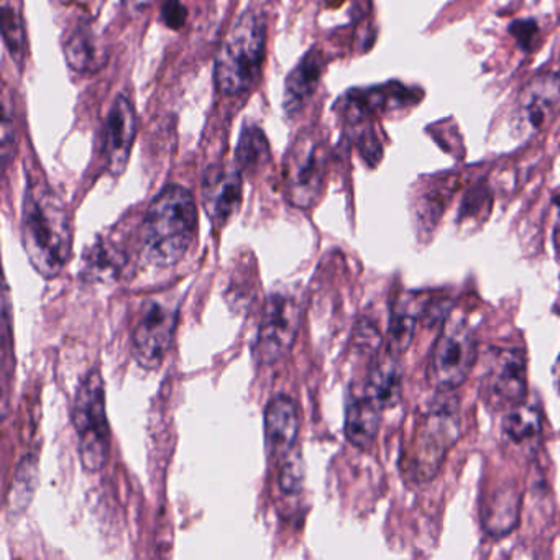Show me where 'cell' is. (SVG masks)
<instances>
[{
  "label": "cell",
  "mask_w": 560,
  "mask_h": 560,
  "mask_svg": "<svg viewBox=\"0 0 560 560\" xmlns=\"http://www.w3.org/2000/svg\"><path fill=\"white\" fill-rule=\"evenodd\" d=\"M22 242L32 267L55 278L73 250L70 214L60 196L42 182L28 185L22 208Z\"/></svg>",
  "instance_id": "1"
},
{
  "label": "cell",
  "mask_w": 560,
  "mask_h": 560,
  "mask_svg": "<svg viewBox=\"0 0 560 560\" xmlns=\"http://www.w3.org/2000/svg\"><path fill=\"white\" fill-rule=\"evenodd\" d=\"M196 231L198 206L195 196L183 186H166L153 199L143 221V257L153 267H173L188 254Z\"/></svg>",
  "instance_id": "2"
},
{
  "label": "cell",
  "mask_w": 560,
  "mask_h": 560,
  "mask_svg": "<svg viewBox=\"0 0 560 560\" xmlns=\"http://www.w3.org/2000/svg\"><path fill=\"white\" fill-rule=\"evenodd\" d=\"M267 47V25L255 12H245L232 27L215 58L214 80L219 93L241 96L257 83Z\"/></svg>",
  "instance_id": "3"
},
{
  "label": "cell",
  "mask_w": 560,
  "mask_h": 560,
  "mask_svg": "<svg viewBox=\"0 0 560 560\" xmlns=\"http://www.w3.org/2000/svg\"><path fill=\"white\" fill-rule=\"evenodd\" d=\"M458 399H435L416 425L409 455V471L416 481H429L438 475L448 451L460 438Z\"/></svg>",
  "instance_id": "4"
},
{
  "label": "cell",
  "mask_w": 560,
  "mask_h": 560,
  "mask_svg": "<svg viewBox=\"0 0 560 560\" xmlns=\"http://www.w3.org/2000/svg\"><path fill=\"white\" fill-rule=\"evenodd\" d=\"M73 424L80 441V457L88 471L106 467L110 452V429L106 412L103 376L91 370L78 389L73 402Z\"/></svg>",
  "instance_id": "5"
},
{
  "label": "cell",
  "mask_w": 560,
  "mask_h": 560,
  "mask_svg": "<svg viewBox=\"0 0 560 560\" xmlns=\"http://www.w3.org/2000/svg\"><path fill=\"white\" fill-rule=\"evenodd\" d=\"M477 360V336L470 324L464 319L448 320L432 349L429 380L441 392L457 389L467 382Z\"/></svg>",
  "instance_id": "6"
},
{
  "label": "cell",
  "mask_w": 560,
  "mask_h": 560,
  "mask_svg": "<svg viewBox=\"0 0 560 560\" xmlns=\"http://www.w3.org/2000/svg\"><path fill=\"white\" fill-rule=\"evenodd\" d=\"M301 314L300 298L291 293H273L268 298L254 347L258 362L271 365L290 352L300 329Z\"/></svg>",
  "instance_id": "7"
},
{
  "label": "cell",
  "mask_w": 560,
  "mask_h": 560,
  "mask_svg": "<svg viewBox=\"0 0 560 560\" xmlns=\"http://www.w3.org/2000/svg\"><path fill=\"white\" fill-rule=\"evenodd\" d=\"M178 310L160 300H149L132 332L133 357L143 369H159L172 347Z\"/></svg>",
  "instance_id": "8"
},
{
  "label": "cell",
  "mask_w": 560,
  "mask_h": 560,
  "mask_svg": "<svg viewBox=\"0 0 560 560\" xmlns=\"http://www.w3.org/2000/svg\"><path fill=\"white\" fill-rule=\"evenodd\" d=\"M324 159L320 147L310 136H301L284 160V186L288 201L307 209L316 202L323 188Z\"/></svg>",
  "instance_id": "9"
},
{
  "label": "cell",
  "mask_w": 560,
  "mask_h": 560,
  "mask_svg": "<svg viewBox=\"0 0 560 560\" xmlns=\"http://www.w3.org/2000/svg\"><path fill=\"white\" fill-rule=\"evenodd\" d=\"M483 392L493 405H523L527 396V360L523 350L506 349L491 352L485 373Z\"/></svg>",
  "instance_id": "10"
},
{
  "label": "cell",
  "mask_w": 560,
  "mask_h": 560,
  "mask_svg": "<svg viewBox=\"0 0 560 560\" xmlns=\"http://www.w3.org/2000/svg\"><path fill=\"white\" fill-rule=\"evenodd\" d=\"M560 114V77L540 73L517 96L514 120L533 132H542Z\"/></svg>",
  "instance_id": "11"
},
{
  "label": "cell",
  "mask_w": 560,
  "mask_h": 560,
  "mask_svg": "<svg viewBox=\"0 0 560 560\" xmlns=\"http://www.w3.org/2000/svg\"><path fill=\"white\" fill-rule=\"evenodd\" d=\"M244 183L238 168L214 165L202 178L201 199L206 214L214 225H224L242 205Z\"/></svg>",
  "instance_id": "12"
},
{
  "label": "cell",
  "mask_w": 560,
  "mask_h": 560,
  "mask_svg": "<svg viewBox=\"0 0 560 560\" xmlns=\"http://www.w3.org/2000/svg\"><path fill=\"white\" fill-rule=\"evenodd\" d=\"M137 137V114L129 97L119 96L114 101L106 120L104 155L107 170L119 176L129 165L130 153Z\"/></svg>",
  "instance_id": "13"
},
{
  "label": "cell",
  "mask_w": 560,
  "mask_h": 560,
  "mask_svg": "<svg viewBox=\"0 0 560 560\" xmlns=\"http://www.w3.org/2000/svg\"><path fill=\"white\" fill-rule=\"evenodd\" d=\"M300 425V411L290 396L278 395L270 399L265 409V442L270 458L283 460L296 447Z\"/></svg>",
  "instance_id": "14"
},
{
  "label": "cell",
  "mask_w": 560,
  "mask_h": 560,
  "mask_svg": "<svg viewBox=\"0 0 560 560\" xmlns=\"http://www.w3.org/2000/svg\"><path fill=\"white\" fill-rule=\"evenodd\" d=\"M342 114L350 122H360L366 117L383 113L389 106L402 107L415 104V91L406 90L398 84H389L385 88H373V90H357L347 93L340 101Z\"/></svg>",
  "instance_id": "15"
},
{
  "label": "cell",
  "mask_w": 560,
  "mask_h": 560,
  "mask_svg": "<svg viewBox=\"0 0 560 560\" xmlns=\"http://www.w3.org/2000/svg\"><path fill=\"white\" fill-rule=\"evenodd\" d=\"M429 300L416 293H405L393 306L388 327V350L393 355H401L411 346L416 326L424 316Z\"/></svg>",
  "instance_id": "16"
},
{
  "label": "cell",
  "mask_w": 560,
  "mask_h": 560,
  "mask_svg": "<svg viewBox=\"0 0 560 560\" xmlns=\"http://www.w3.org/2000/svg\"><path fill=\"white\" fill-rule=\"evenodd\" d=\"M383 411L385 409L362 393L352 398L346 415V435L350 444L363 451L369 448L378 435Z\"/></svg>",
  "instance_id": "17"
},
{
  "label": "cell",
  "mask_w": 560,
  "mask_h": 560,
  "mask_svg": "<svg viewBox=\"0 0 560 560\" xmlns=\"http://www.w3.org/2000/svg\"><path fill=\"white\" fill-rule=\"evenodd\" d=\"M402 393V375L398 357L389 353L370 370L369 378L363 385L362 395L372 399L382 409L398 405Z\"/></svg>",
  "instance_id": "18"
},
{
  "label": "cell",
  "mask_w": 560,
  "mask_h": 560,
  "mask_svg": "<svg viewBox=\"0 0 560 560\" xmlns=\"http://www.w3.org/2000/svg\"><path fill=\"white\" fill-rule=\"evenodd\" d=\"M521 493L513 487L494 491L481 511L485 529L494 537L508 536L520 520Z\"/></svg>",
  "instance_id": "19"
},
{
  "label": "cell",
  "mask_w": 560,
  "mask_h": 560,
  "mask_svg": "<svg viewBox=\"0 0 560 560\" xmlns=\"http://www.w3.org/2000/svg\"><path fill=\"white\" fill-rule=\"evenodd\" d=\"M68 65L78 73L101 70L107 61L106 50L93 28L78 27L65 45Z\"/></svg>",
  "instance_id": "20"
},
{
  "label": "cell",
  "mask_w": 560,
  "mask_h": 560,
  "mask_svg": "<svg viewBox=\"0 0 560 560\" xmlns=\"http://www.w3.org/2000/svg\"><path fill=\"white\" fill-rule=\"evenodd\" d=\"M323 57L317 51H310L304 60L288 77L284 91V107L288 110L300 109L314 93L323 74Z\"/></svg>",
  "instance_id": "21"
},
{
  "label": "cell",
  "mask_w": 560,
  "mask_h": 560,
  "mask_svg": "<svg viewBox=\"0 0 560 560\" xmlns=\"http://www.w3.org/2000/svg\"><path fill=\"white\" fill-rule=\"evenodd\" d=\"M503 429L511 441H533L542 431V412L526 402L514 406L504 418Z\"/></svg>",
  "instance_id": "22"
},
{
  "label": "cell",
  "mask_w": 560,
  "mask_h": 560,
  "mask_svg": "<svg viewBox=\"0 0 560 560\" xmlns=\"http://www.w3.org/2000/svg\"><path fill=\"white\" fill-rule=\"evenodd\" d=\"M270 155L267 137L257 126H247L242 130L237 147V163L242 170H255L264 165Z\"/></svg>",
  "instance_id": "23"
},
{
  "label": "cell",
  "mask_w": 560,
  "mask_h": 560,
  "mask_svg": "<svg viewBox=\"0 0 560 560\" xmlns=\"http://www.w3.org/2000/svg\"><path fill=\"white\" fill-rule=\"evenodd\" d=\"M126 258L109 245H96L86 257V271L94 280H109L122 270Z\"/></svg>",
  "instance_id": "24"
},
{
  "label": "cell",
  "mask_w": 560,
  "mask_h": 560,
  "mask_svg": "<svg viewBox=\"0 0 560 560\" xmlns=\"http://www.w3.org/2000/svg\"><path fill=\"white\" fill-rule=\"evenodd\" d=\"M2 28H4V42L12 58L21 61L25 51V32L21 14L12 4V0H4L2 4Z\"/></svg>",
  "instance_id": "25"
},
{
  "label": "cell",
  "mask_w": 560,
  "mask_h": 560,
  "mask_svg": "<svg viewBox=\"0 0 560 560\" xmlns=\"http://www.w3.org/2000/svg\"><path fill=\"white\" fill-rule=\"evenodd\" d=\"M304 460L300 447H294L283 460H280V488L288 494L298 493L304 483Z\"/></svg>",
  "instance_id": "26"
},
{
  "label": "cell",
  "mask_w": 560,
  "mask_h": 560,
  "mask_svg": "<svg viewBox=\"0 0 560 560\" xmlns=\"http://www.w3.org/2000/svg\"><path fill=\"white\" fill-rule=\"evenodd\" d=\"M490 205L491 195L487 183H478V185L471 186L465 195L464 201H462L460 221H470V219L478 218L481 212L488 214Z\"/></svg>",
  "instance_id": "27"
},
{
  "label": "cell",
  "mask_w": 560,
  "mask_h": 560,
  "mask_svg": "<svg viewBox=\"0 0 560 560\" xmlns=\"http://www.w3.org/2000/svg\"><path fill=\"white\" fill-rule=\"evenodd\" d=\"M537 32H539V27H537L536 22L530 21V19H526V21H514L513 24L510 25L511 37L516 40L517 47L526 51V54L533 48Z\"/></svg>",
  "instance_id": "28"
},
{
  "label": "cell",
  "mask_w": 560,
  "mask_h": 560,
  "mask_svg": "<svg viewBox=\"0 0 560 560\" xmlns=\"http://www.w3.org/2000/svg\"><path fill=\"white\" fill-rule=\"evenodd\" d=\"M162 19L166 27L173 31L182 28L186 22V9L182 0H165L162 5Z\"/></svg>",
  "instance_id": "29"
},
{
  "label": "cell",
  "mask_w": 560,
  "mask_h": 560,
  "mask_svg": "<svg viewBox=\"0 0 560 560\" xmlns=\"http://www.w3.org/2000/svg\"><path fill=\"white\" fill-rule=\"evenodd\" d=\"M360 152H362L363 159L370 163V165H376L382 160L383 150L380 145L378 139L372 130H366L362 133V139L359 142Z\"/></svg>",
  "instance_id": "30"
},
{
  "label": "cell",
  "mask_w": 560,
  "mask_h": 560,
  "mask_svg": "<svg viewBox=\"0 0 560 560\" xmlns=\"http://www.w3.org/2000/svg\"><path fill=\"white\" fill-rule=\"evenodd\" d=\"M124 4L132 14H142L155 4V0H124Z\"/></svg>",
  "instance_id": "31"
},
{
  "label": "cell",
  "mask_w": 560,
  "mask_h": 560,
  "mask_svg": "<svg viewBox=\"0 0 560 560\" xmlns=\"http://www.w3.org/2000/svg\"><path fill=\"white\" fill-rule=\"evenodd\" d=\"M553 376H556V383L560 389V357L557 359L556 366H553Z\"/></svg>",
  "instance_id": "32"
},
{
  "label": "cell",
  "mask_w": 560,
  "mask_h": 560,
  "mask_svg": "<svg viewBox=\"0 0 560 560\" xmlns=\"http://www.w3.org/2000/svg\"><path fill=\"white\" fill-rule=\"evenodd\" d=\"M553 202H556L557 208H559V215H560V195L556 196V199H553Z\"/></svg>",
  "instance_id": "33"
}]
</instances>
